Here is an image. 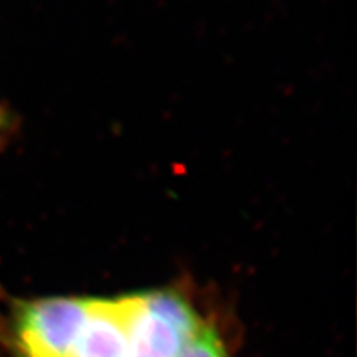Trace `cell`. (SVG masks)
<instances>
[{"label": "cell", "mask_w": 357, "mask_h": 357, "mask_svg": "<svg viewBox=\"0 0 357 357\" xmlns=\"http://www.w3.org/2000/svg\"><path fill=\"white\" fill-rule=\"evenodd\" d=\"M0 143H2V131H0Z\"/></svg>", "instance_id": "3957f363"}, {"label": "cell", "mask_w": 357, "mask_h": 357, "mask_svg": "<svg viewBox=\"0 0 357 357\" xmlns=\"http://www.w3.org/2000/svg\"><path fill=\"white\" fill-rule=\"evenodd\" d=\"M69 357H130V295L88 298Z\"/></svg>", "instance_id": "7a4b0ae2"}, {"label": "cell", "mask_w": 357, "mask_h": 357, "mask_svg": "<svg viewBox=\"0 0 357 357\" xmlns=\"http://www.w3.org/2000/svg\"><path fill=\"white\" fill-rule=\"evenodd\" d=\"M206 321L177 287L130 294V357H177Z\"/></svg>", "instance_id": "6da1fadb"}]
</instances>
